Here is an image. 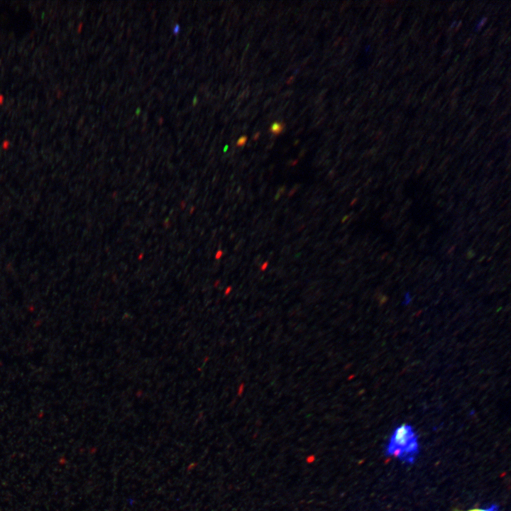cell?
<instances>
[{"label": "cell", "mask_w": 511, "mask_h": 511, "mask_svg": "<svg viewBox=\"0 0 511 511\" xmlns=\"http://www.w3.org/2000/svg\"><path fill=\"white\" fill-rule=\"evenodd\" d=\"M468 511H498V507L495 505H493L490 507L485 509H473Z\"/></svg>", "instance_id": "3957f363"}, {"label": "cell", "mask_w": 511, "mask_h": 511, "mask_svg": "<svg viewBox=\"0 0 511 511\" xmlns=\"http://www.w3.org/2000/svg\"><path fill=\"white\" fill-rule=\"evenodd\" d=\"M285 125L284 123L275 122L271 124L269 128V131L275 136H278L282 133Z\"/></svg>", "instance_id": "7a4b0ae2"}, {"label": "cell", "mask_w": 511, "mask_h": 511, "mask_svg": "<svg viewBox=\"0 0 511 511\" xmlns=\"http://www.w3.org/2000/svg\"><path fill=\"white\" fill-rule=\"evenodd\" d=\"M268 261L265 262V263L260 266V270H261L262 271L265 270L266 268H267V267H268Z\"/></svg>", "instance_id": "8992f818"}, {"label": "cell", "mask_w": 511, "mask_h": 511, "mask_svg": "<svg viewBox=\"0 0 511 511\" xmlns=\"http://www.w3.org/2000/svg\"><path fill=\"white\" fill-rule=\"evenodd\" d=\"M178 28H179L178 26H175V32H176V33H177V30H178Z\"/></svg>", "instance_id": "ba28073f"}, {"label": "cell", "mask_w": 511, "mask_h": 511, "mask_svg": "<svg viewBox=\"0 0 511 511\" xmlns=\"http://www.w3.org/2000/svg\"><path fill=\"white\" fill-rule=\"evenodd\" d=\"M222 255H223V251L221 250L218 251L217 253H216L215 258L219 259L221 258Z\"/></svg>", "instance_id": "5b68a950"}, {"label": "cell", "mask_w": 511, "mask_h": 511, "mask_svg": "<svg viewBox=\"0 0 511 511\" xmlns=\"http://www.w3.org/2000/svg\"><path fill=\"white\" fill-rule=\"evenodd\" d=\"M259 135H260V133H259V132L256 133V135L255 134L254 136H253V140H257L258 138V136H259Z\"/></svg>", "instance_id": "52a82bcc"}, {"label": "cell", "mask_w": 511, "mask_h": 511, "mask_svg": "<svg viewBox=\"0 0 511 511\" xmlns=\"http://www.w3.org/2000/svg\"><path fill=\"white\" fill-rule=\"evenodd\" d=\"M417 436L409 424L397 427L387 447L388 455H393L402 461H413L419 451Z\"/></svg>", "instance_id": "6da1fadb"}, {"label": "cell", "mask_w": 511, "mask_h": 511, "mask_svg": "<svg viewBox=\"0 0 511 511\" xmlns=\"http://www.w3.org/2000/svg\"><path fill=\"white\" fill-rule=\"evenodd\" d=\"M247 139H248V138L246 136H242L237 141L236 146H239V147L243 146L246 144Z\"/></svg>", "instance_id": "277c9868"}]
</instances>
